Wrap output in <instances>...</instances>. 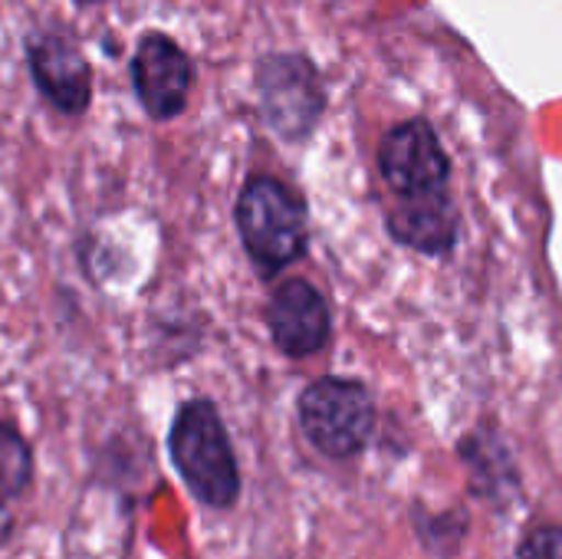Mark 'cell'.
<instances>
[{"label": "cell", "mask_w": 562, "mask_h": 559, "mask_svg": "<svg viewBox=\"0 0 562 559\" xmlns=\"http://www.w3.org/2000/svg\"><path fill=\"white\" fill-rule=\"evenodd\" d=\"M175 471L204 507L227 511L240 497V471L227 428L207 399H191L178 409L168 435Z\"/></svg>", "instance_id": "1"}, {"label": "cell", "mask_w": 562, "mask_h": 559, "mask_svg": "<svg viewBox=\"0 0 562 559\" xmlns=\"http://www.w3.org/2000/svg\"><path fill=\"white\" fill-rule=\"evenodd\" d=\"M237 231L250 260L273 277L306 250V208L277 178L257 175L237 198Z\"/></svg>", "instance_id": "2"}, {"label": "cell", "mask_w": 562, "mask_h": 559, "mask_svg": "<svg viewBox=\"0 0 562 559\" xmlns=\"http://www.w3.org/2000/svg\"><path fill=\"white\" fill-rule=\"evenodd\" d=\"M300 425L326 458H352L366 448L375 409L369 392L349 379H319L300 395Z\"/></svg>", "instance_id": "3"}, {"label": "cell", "mask_w": 562, "mask_h": 559, "mask_svg": "<svg viewBox=\"0 0 562 559\" xmlns=\"http://www.w3.org/2000/svg\"><path fill=\"white\" fill-rule=\"evenodd\" d=\"M257 89L267 122L283 138L310 135L326 105V92L316 66L296 53L267 56L257 69Z\"/></svg>", "instance_id": "4"}, {"label": "cell", "mask_w": 562, "mask_h": 559, "mask_svg": "<svg viewBox=\"0 0 562 559\" xmlns=\"http://www.w3.org/2000/svg\"><path fill=\"white\" fill-rule=\"evenodd\" d=\"M379 168L385 185L402 198H425L448 188L451 165L435 135L422 119L395 125L379 145Z\"/></svg>", "instance_id": "5"}, {"label": "cell", "mask_w": 562, "mask_h": 559, "mask_svg": "<svg viewBox=\"0 0 562 559\" xmlns=\"http://www.w3.org/2000/svg\"><path fill=\"white\" fill-rule=\"evenodd\" d=\"M132 82L145 112L158 122L181 115L191 96L194 66L188 53L165 33H148L132 56Z\"/></svg>", "instance_id": "6"}, {"label": "cell", "mask_w": 562, "mask_h": 559, "mask_svg": "<svg viewBox=\"0 0 562 559\" xmlns=\"http://www.w3.org/2000/svg\"><path fill=\"white\" fill-rule=\"evenodd\" d=\"M30 72L40 92L66 115L86 112L92 99V69L79 43L66 33H43L30 40Z\"/></svg>", "instance_id": "7"}, {"label": "cell", "mask_w": 562, "mask_h": 559, "mask_svg": "<svg viewBox=\"0 0 562 559\" xmlns=\"http://www.w3.org/2000/svg\"><path fill=\"white\" fill-rule=\"evenodd\" d=\"M267 323L273 343L296 359L319 353L329 339V306L306 280H286L277 287L267 306Z\"/></svg>", "instance_id": "8"}, {"label": "cell", "mask_w": 562, "mask_h": 559, "mask_svg": "<svg viewBox=\"0 0 562 559\" xmlns=\"http://www.w3.org/2000/svg\"><path fill=\"white\" fill-rule=\"evenodd\" d=\"M392 234L422 250V254H441L458 237V211L448 198V191L425 194V198H405V208H398L389 221Z\"/></svg>", "instance_id": "9"}, {"label": "cell", "mask_w": 562, "mask_h": 559, "mask_svg": "<svg viewBox=\"0 0 562 559\" xmlns=\"http://www.w3.org/2000/svg\"><path fill=\"white\" fill-rule=\"evenodd\" d=\"M33 484V451L30 441L7 422H0V497H23Z\"/></svg>", "instance_id": "10"}, {"label": "cell", "mask_w": 562, "mask_h": 559, "mask_svg": "<svg viewBox=\"0 0 562 559\" xmlns=\"http://www.w3.org/2000/svg\"><path fill=\"white\" fill-rule=\"evenodd\" d=\"M520 559H562V527L533 530L520 547Z\"/></svg>", "instance_id": "11"}, {"label": "cell", "mask_w": 562, "mask_h": 559, "mask_svg": "<svg viewBox=\"0 0 562 559\" xmlns=\"http://www.w3.org/2000/svg\"><path fill=\"white\" fill-rule=\"evenodd\" d=\"M13 527H16V521H13V514H10L7 501L0 497V547H7V544H10V537H13Z\"/></svg>", "instance_id": "12"}, {"label": "cell", "mask_w": 562, "mask_h": 559, "mask_svg": "<svg viewBox=\"0 0 562 559\" xmlns=\"http://www.w3.org/2000/svg\"><path fill=\"white\" fill-rule=\"evenodd\" d=\"M79 3H92V0H79Z\"/></svg>", "instance_id": "13"}]
</instances>
